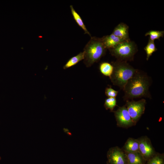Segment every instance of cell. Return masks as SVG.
Segmentation results:
<instances>
[{"instance_id":"6da1fadb","label":"cell","mask_w":164,"mask_h":164,"mask_svg":"<svg viewBox=\"0 0 164 164\" xmlns=\"http://www.w3.org/2000/svg\"><path fill=\"white\" fill-rule=\"evenodd\" d=\"M151 79L143 72L137 70L128 81L123 89L124 100L132 99L142 97L150 98L149 87Z\"/></svg>"},{"instance_id":"7a4b0ae2","label":"cell","mask_w":164,"mask_h":164,"mask_svg":"<svg viewBox=\"0 0 164 164\" xmlns=\"http://www.w3.org/2000/svg\"><path fill=\"white\" fill-rule=\"evenodd\" d=\"M111 63L113 66V70L110 79L114 85L123 90L128 81L137 69H135L125 61L117 60Z\"/></svg>"},{"instance_id":"3957f363","label":"cell","mask_w":164,"mask_h":164,"mask_svg":"<svg viewBox=\"0 0 164 164\" xmlns=\"http://www.w3.org/2000/svg\"><path fill=\"white\" fill-rule=\"evenodd\" d=\"M107 49L105 47L101 38L92 37L85 46L84 63L87 67H90L99 61L105 54Z\"/></svg>"},{"instance_id":"277c9868","label":"cell","mask_w":164,"mask_h":164,"mask_svg":"<svg viewBox=\"0 0 164 164\" xmlns=\"http://www.w3.org/2000/svg\"><path fill=\"white\" fill-rule=\"evenodd\" d=\"M111 54L117 60L127 61L133 59L137 51L135 43L130 40L120 43L113 48L108 49Z\"/></svg>"},{"instance_id":"5b68a950","label":"cell","mask_w":164,"mask_h":164,"mask_svg":"<svg viewBox=\"0 0 164 164\" xmlns=\"http://www.w3.org/2000/svg\"><path fill=\"white\" fill-rule=\"evenodd\" d=\"M146 104V101L143 99L137 101H126L125 105L130 115L136 124L144 113Z\"/></svg>"},{"instance_id":"8992f818","label":"cell","mask_w":164,"mask_h":164,"mask_svg":"<svg viewBox=\"0 0 164 164\" xmlns=\"http://www.w3.org/2000/svg\"><path fill=\"white\" fill-rule=\"evenodd\" d=\"M113 112L118 126L127 128L135 125L136 124L130 115L125 105L119 107Z\"/></svg>"},{"instance_id":"52a82bcc","label":"cell","mask_w":164,"mask_h":164,"mask_svg":"<svg viewBox=\"0 0 164 164\" xmlns=\"http://www.w3.org/2000/svg\"><path fill=\"white\" fill-rule=\"evenodd\" d=\"M107 164H127L125 152L118 146L110 148L107 152Z\"/></svg>"},{"instance_id":"ba28073f","label":"cell","mask_w":164,"mask_h":164,"mask_svg":"<svg viewBox=\"0 0 164 164\" xmlns=\"http://www.w3.org/2000/svg\"><path fill=\"white\" fill-rule=\"evenodd\" d=\"M139 142V152L146 161L152 157L156 152L150 139L146 136L137 138Z\"/></svg>"},{"instance_id":"9c48e42d","label":"cell","mask_w":164,"mask_h":164,"mask_svg":"<svg viewBox=\"0 0 164 164\" xmlns=\"http://www.w3.org/2000/svg\"><path fill=\"white\" fill-rule=\"evenodd\" d=\"M104 45L106 49H110L115 47L118 44L126 41L111 33L101 38Z\"/></svg>"},{"instance_id":"30bf717a","label":"cell","mask_w":164,"mask_h":164,"mask_svg":"<svg viewBox=\"0 0 164 164\" xmlns=\"http://www.w3.org/2000/svg\"><path fill=\"white\" fill-rule=\"evenodd\" d=\"M128 26L124 23H120L113 30L112 34L125 40H130Z\"/></svg>"},{"instance_id":"8fae6325","label":"cell","mask_w":164,"mask_h":164,"mask_svg":"<svg viewBox=\"0 0 164 164\" xmlns=\"http://www.w3.org/2000/svg\"><path fill=\"white\" fill-rule=\"evenodd\" d=\"M121 149L125 152H139V142L138 139L128 138Z\"/></svg>"},{"instance_id":"7c38bea8","label":"cell","mask_w":164,"mask_h":164,"mask_svg":"<svg viewBox=\"0 0 164 164\" xmlns=\"http://www.w3.org/2000/svg\"><path fill=\"white\" fill-rule=\"evenodd\" d=\"M125 152L126 156L127 164H146V161L139 152Z\"/></svg>"},{"instance_id":"4fadbf2b","label":"cell","mask_w":164,"mask_h":164,"mask_svg":"<svg viewBox=\"0 0 164 164\" xmlns=\"http://www.w3.org/2000/svg\"><path fill=\"white\" fill-rule=\"evenodd\" d=\"M70 8L73 17L78 25L84 30L85 34H87L91 36V34L87 29L80 15L75 11L72 5H70Z\"/></svg>"},{"instance_id":"5bb4252c","label":"cell","mask_w":164,"mask_h":164,"mask_svg":"<svg viewBox=\"0 0 164 164\" xmlns=\"http://www.w3.org/2000/svg\"><path fill=\"white\" fill-rule=\"evenodd\" d=\"M99 69L103 75L110 77L113 72V66L111 63L108 62H103L100 64Z\"/></svg>"},{"instance_id":"9a60e30c","label":"cell","mask_w":164,"mask_h":164,"mask_svg":"<svg viewBox=\"0 0 164 164\" xmlns=\"http://www.w3.org/2000/svg\"><path fill=\"white\" fill-rule=\"evenodd\" d=\"M84 53L83 52H81L75 56L70 58L63 67L64 69L70 67L78 63L80 61L84 60Z\"/></svg>"},{"instance_id":"2e32d148","label":"cell","mask_w":164,"mask_h":164,"mask_svg":"<svg viewBox=\"0 0 164 164\" xmlns=\"http://www.w3.org/2000/svg\"><path fill=\"white\" fill-rule=\"evenodd\" d=\"M146 164H164V153L156 152L152 157L147 161Z\"/></svg>"},{"instance_id":"e0dca14e","label":"cell","mask_w":164,"mask_h":164,"mask_svg":"<svg viewBox=\"0 0 164 164\" xmlns=\"http://www.w3.org/2000/svg\"><path fill=\"white\" fill-rule=\"evenodd\" d=\"M144 50L146 54V60H148L153 53L157 50L154 41L149 39L148 43Z\"/></svg>"},{"instance_id":"ac0fdd59","label":"cell","mask_w":164,"mask_h":164,"mask_svg":"<svg viewBox=\"0 0 164 164\" xmlns=\"http://www.w3.org/2000/svg\"><path fill=\"white\" fill-rule=\"evenodd\" d=\"M164 34L163 31L151 30L147 32L145 34V36H149V39L154 41L155 39L159 40L161 37H162Z\"/></svg>"},{"instance_id":"d6986e66","label":"cell","mask_w":164,"mask_h":164,"mask_svg":"<svg viewBox=\"0 0 164 164\" xmlns=\"http://www.w3.org/2000/svg\"><path fill=\"white\" fill-rule=\"evenodd\" d=\"M117 101L115 97H108L105 101L104 106L106 110L110 109L111 112L114 111V109L117 105Z\"/></svg>"},{"instance_id":"ffe728a7","label":"cell","mask_w":164,"mask_h":164,"mask_svg":"<svg viewBox=\"0 0 164 164\" xmlns=\"http://www.w3.org/2000/svg\"><path fill=\"white\" fill-rule=\"evenodd\" d=\"M118 91H115L111 87H107L105 90V94L108 97H115L117 96Z\"/></svg>"}]
</instances>
